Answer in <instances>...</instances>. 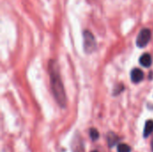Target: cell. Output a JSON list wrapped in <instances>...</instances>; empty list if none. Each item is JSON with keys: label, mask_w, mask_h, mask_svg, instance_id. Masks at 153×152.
<instances>
[{"label": "cell", "mask_w": 153, "mask_h": 152, "mask_svg": "<svg viewBox=\"0 0 153 152\" xmlns=\"http://www.w3.org/2000/svg\"><path fill=\"white\" fill-rule=\"evenodd\" d=\"M90 136H91V140L96 141V140L99 138L100 134H99V132H98L95 128H92V129H91V131H90Z\"/></svg>", "instance_id": "cell-9"}, {"label": "cell", "mask_w": 153, "mask_h": 152, "mask_svg": "<svg viewBox=\"0 0 153 152\" xmlns=\"http://www.w3.org/2000/svg\"><path fill=\"white\" fill-rule=\"evenodd\" d=\"M143 77H144L143 72L139 68H135L131 72V80L134 83H138L142 82L143 80Z\"/></svg>", "instance_id": "cell-4"}, {"label": "cell", "mask_w": 153, "mask_h": 152, "mask_svg": "<svg viewBox=\"0 0 153 152\" xmlns=\"http://www.w3.org/2000/svg\"><path fill=\"white\" fill-rule=\"evenodd\" d=\"M153 132V121L152 120H148L145 124V127H144V132H143V136L145 138H147L149 135H151V133H152Z\"/></svg>", "instance_id": "cell-6"}, {"label": "cell", "mask_w": 153, "mask_h": 152, "mask_svg": "<svg viewBox=\"0 0 153 152\" xmlns=\"http://www.w3.org/2000/svg\"><path fill=\"white\" fill-rule=\"evenodd\" d=\"M118 142V137L116 133H109L108 134V142L109 147H113L117 142Z\"/></svg>", "instance_id": "cell-7"}, {"label": "cell", "mask_w": 153, "mask_h": 152, "mask_svg": "<svg viewBox=\"0 0 153 152\" xmlns=\"http://www.w3.org/2000/svg\"><path fill=\"white\" fill-rule=\"evenodd\" d=\"M152 38V31L149 29H143L136 39V45L139 47H144L147 46Z\"/></svg>", "instance_id": "cell-3"}, {"label": "cell", "mask_w": 153, "mask_h": 152, "mask_svg": "<svg viewBox=\"0 0 153 152\" xmlns=\"http://www.w3.org/2000/svg\"><path fill=\"white\" fill-rule=\"evenodd\" d=\"M96 40L93 34L90 30H84L83 32V48L87 54L92 53L96 49Z\"/></svg>", "instance_id": "cell-2"}, {"label": "cell", "mask_w": 153, "mask_h": 152, "mask_svg": "<svg viewBox=\"0 0 153 152\" xmlns=\"http://www.w3.org/2000/svg\"><path fill=\"white\" fill-rule=\"evenodd\" d=\"M92 152H98V151H92Z\"/></svg>", "instance_id": "cell-11"}, {"label": "cell", "mask_w": 153, "mask_h": 152, "mask_svg": "<svg viewBox=\"0 0 153 152\" xmlns=\"http://www.w3.org/2000/svg\"><path fill=\"white\" fill-rule=\"evenodd\" d=\"M152 150H153V142H152Z\"/></svg>", "instance_id": "cell-10"}, {"label": "cell", "mask_w": 153, "mask_h": 152, "mask_svg": "<svg viewBox=\"0 0 153 152\" xmlns=\"http://www.w3.org/2000/svg\"><path fill=\"white\" fill-rule=\"evenodd\" d=\"M49 76H50V84L53 95L61 108L66 107V96L65 88L61 80L57 64L55 60L49 62Z\"/></svg>", "instance_id": "cell-1"}, {"label": "cell", "mask_w": 153, "mask_h": 152, "mask_svg": "<svg viewBox=\"0 0 153 152\" xmlns=\"http://www.w3.org/2000/svg\"><path fill=\"white\" fill-rule=\"evenodd\" d=\"M117 152H131V148L126 143H121L117 146Z\"/></svg>", "instance_id": "cell-8"}, {"label": "cell", "mask_w": 153, "mask_h": 152, "mask_svg": "<svg viewBox=\"0 0 153 152\" xmlns=\"http://www.w3.org/2000/svg\"><path fill=\"white\" fill-rule=\"evenodd\" d=\"M140 64L144 66V67H149L152 65V58L151 56V55L149 54H143L141 57H140Z\"/></svg>", "instance_id": "cell-5"}]
</instances>
